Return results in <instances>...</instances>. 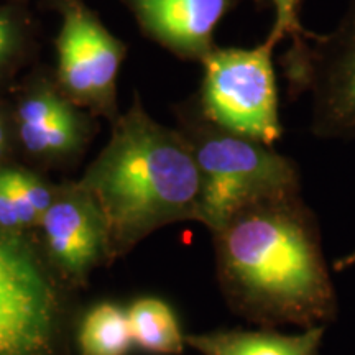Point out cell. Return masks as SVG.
<instances>
[{
    "label": "cell",
    "instance_id": "obj_7",
    "mask_svg": "<svg viewBox=\"0 0 355 355\" xmlns=\"http://www.w3.org/2000/svg\"><path fill=\"white\" fill-rule=\"evenodd\" d=\"M55 295L19 235L0 230V355H50Z\"/></svg>",
    "mask_w": 355,
    "mask_h": 355
},
{
    "label": "cell",
    "instance_id": "obj_3",
    "mask_svg": "<svg viewBox=\"0 0 355 355\" xmlns=\"http://www.w3.org/2000/svg\"><path fill=\"white\" fill-rule=\"evenodd\" d=\"M180 130L193 148L201 178L199 222L211 232L252 204L301 194L300 170L291 158L209 122L198 105L184 115Z\"/></svg>",
    "mask_w": 355,
    "mask_h": 355
},
{
    "label": "cell",
    "instance_id": "obj_16",
    "mask_svg": "<svg viewBox=\"0 0 355 355\" xmlns=\"http://www.w3.org/2000/svg\"><path fill=\"white\" fill-rule=\"evenodd\" d=\"M275 8V24L272 30L279 37L285 38L290 35L291 38L300 37L306 30L300 24V7L301 0H266Z\"/></svg>",
    "mask_w": 355,
    "mask_h": 355
},
{
    "label": "cell",
    "instance_id": "obj_15",
    "mask_svg": "<svg viewBox=\"0 0 355 355\" xmlns=\"http://www.w3.org/2000/svg\"><path fill=\"white\" fill-rule=\"evenodd\" d=\"M28 44L25 17L12 6L0 3V84L7 81L24 61Z\"/></svg>",
    "mask_w": 355,
    "mask_h": 355
},
{
    "label": "cell",
    "instance_id": "obj_9",
    "mask_svg": "<svg viewBox=\"0 0 355 355\" xmlns=\"http://www.w3.org/2000/svg\"><path fill=\"white\" fill-rule=\"evenodd\" d=\"M38 227L51 259L74 278L86 277L101 255L109 252L101 207L78 183L56 188L55 199Z\"/></svg>",
    "mask_w": 355,
    "mask_h": 355
},
{
    "label": "cell",
    "instance_id": "obj_5",
    "mask_svg": "<svg viewBox=\"0 0 355 355\" xmlns=\"http://www.w3.org/2000/svg\"><path fill=\"white\" fill-rule=\"evenodd\" d=\"M283 68L293 89L309 92L314 135L355 139V0L332 32L293 38Z\"/></svg>",
    "mask_w": 355,
    "mask_h": 355
},
{
    "label": "cell",
    "instance_id": "obj_1",
    "mask_svg": "<svg viewBox=\"0 0 355 355\" xmlns=\"http://www.w3.org/2000/svg\"><path fill=\"white\" fill-rule=\"evenodd\" d=\"M212 235L222 291L235 313L265 329H308L336 318L319 225L301 194L252 204Z\"/></svg>",
    "mask_w": 355,
    "mask_h": 355
},
{
    "label": "cell",
    "instance_id": "obj_18",
    "mask_svg": "<svg viewBox=\"0 0 355 355\" xmlns=\"http://www.w3.org/2000/svg\"><path fill=\"white\" fill-rule=\"evenodd\" d=\"M332 266H334L336 272H343V270H347V268H352V266H355V248L352 252H349L345 257L337 259Z\"/></svg>",
    "mask_w": 355,
    "mask_h": 355
},
{
    "label": "cell",
    "instance_id": "obj_8",
    "mask_svg": "<svg viewBox=\"0 0 355 355\" xmlns=\"http://www.w3.org/2000/svg\"><path fill=\"white\" fill-rule=\"evenodd\" d=\"M12 115L21 148L44 162L73 157L81 150L89 132L81 107L48 79L30 83L17 97Z\"/></svg>",
    "mask_w": 355,
    "mask_h": 355
},
{
    "label": "cell",
    "instance_id": "obj_10",
    "mask_svg": "<svg viewBox=\"0 0 355 355\" xmlns=\"http://www.w3.org/2000/svg\"><path fill=\"white\" fill-rule=\"evenodd\" d=\"M146 37L181 60L202 63L235 0H123Z\"/></svg>",
    "mask_w": 355,
    "mask_h": 355
},
{
    "label": "cell",
    "instance_id": "obj_17",
    "mask_svg": "<svg viewBox=\"0 0 355 355\" xmlns=\"http://www.w3.org/2000/svg\"><path fill=\"white\" fill-rule=\"evenodd\" d=\"M12 135H15L12 110L8 112L6 104L0 102V168L6 166V158L8 155V150H10Z\"/></svg>",
    "mask_w": 355,
    "mask_h": 355
},
{
    "label": "cell",
    "instance_id": "obj_14",
    "mask_svg": "<svg viewBox=\"0 0 355 355\" xmlns=\"http://www.w3.org/2000/svg\"><path fill=\"white\" fill-rule=\"evenodd\" d=\"M81 355H127L133 347L127 311L114 303H101L84 316L79 327Z\"/></svg>",
    "mask_w": 355,
    "mask_h": 355
},
{
    "label": "cell",
    "instance_id": "obj_4",
    "mask_svg": "<svg viewBox=\"0 0 355 355\" xmlns=\"http://www.w3.org/2000/svg\"><path fill=\"white\" fill-rule=\"evenodd\" d=\"M282 40L270 30L265 42L254 48H214L201 63L198 109L202 117L273 146L283 135L273 68L275 46Z\"/></svg>",
    "mask_w": 355,
    "mask_h": 355
},
{
    "label": "cell",
    "instance_id": "obj_11",
    "mask_svg": "<svg viewBox=\"0 0 355 355\" xmlns=\"http://www.w3.org/2000/svg\"><path fill=\"white\" fill-rule=\"evenodd\" d=\"M326 326L308 327L300 334L275 329L214 331L186 337V344L202 355H318Z\"/></svg>",
    "mask_w": 355,
    "mask_h": 355
},
{
    "label": "cell",
    "instance_id": "obj_12",
    "mask_svg": "<svg viewBox=\"0 0 355 355\" xmlns=\"http://www.w3.org/2000/svg\"><path fill=\"white\" fill-rule=\"evenodd\" d=\"M56 188L37 173L17 166L0 168V230L20 235L40 225Z\"/></svg>",
    "mask_w": 355,
    "mask_h": 355
},
{
    "label": "cell",
    "instance_id": "obj_13",
    "mask_svg": "<svg viewBox=\"0 0 355 355\" xmlns=\"http://www.w3.org/2000/svg\"><path fill=\"white\" fill-rule=\"evenodd\" d=\"M133 345L157 355H178L183 352L186 337L181 331L176 313L166 301L145 296L133 301L127 309Z\"/></svg>",
    "mask_w": 355,
    "mask_h": 355
},
{
    "label": "cell",
    "instance_id": "obj_6",
    "mask_svg": "<svg viewBox=\"0 0 355 355\" xmlns=\"http://www.w3.org/2000/svg\"><path fill=\"white\" fill-rule=\"evenodd\" d=\"M56 86L71 102L117 117V78L127 48L83 0H56Z\"/></svg>",
    "mask_w": 355,
    "mask_h": 355
},
{
    "label": "cell",
    "instance_id": "obj_2",
    "mask_svg": "<svg viewBox=\"0 0 355 355\" xmlns=\"http://www.w3.org/2000/svg\"><path fill=\"white\" fill-rule=\"evenodd\" d=\"M96 199L117 255L165 225L199 222L201 178L181 130L150 117L140 97L114 119L107 145L78 183Z\"/></svg>",
    "mask_w": 355,
    "mask_h": 355
}]
</instances>
